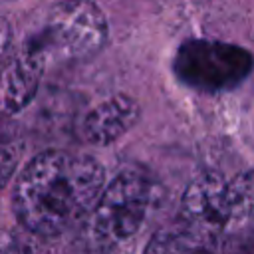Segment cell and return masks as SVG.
<instances>
[{
  "mask_svg": "<svg viewBox=\"0 0 254 254\" xmlns=\"http://www.w3.org/2000/svg\"><path fill=\"white\" fill-rule=\"evenodd\" d=\"M103 185L105 171L91 155L44 151L16 181V218L32 234L60 236L89 216Z\"/></svg>",
  "mask_w": 254,
  "mask_h": 254,
  "instance_id": "obj_1",
  "label": "cell"
},
{
  "mask_svg": "<svg viewBox=\"0 0 254 254\" xmlns=\"http://www.w3.org/2000/svg\"><path fill=\"white\" fill-rule=\"evenodd\" d=\"M105 14L89 0H64L52 6L24 38L50 64L81 62L107 42Z\"/></svg>",
  "mask_w": 254,
  "mask_h": 254,
  "instance_id": "obj_2",
  "label": "cell"
},
{
  "mask_svg": "<svg viewBox=\"0 0 254 254\" xmlns=\"http://www.w3.org/2000/svg\"><path fill=\"white\" fill-rule=\"evenodd\" d=\"M149 206V183L143 173L125 169L103 185L89 212L91 240L101 248H113L141 228Z\"/></svg>",
  "mask_w": 254,
  "mask_h": 254,
  "instance_id": "obj_3",
  "label": "cell"
},
{
  "mask_svg": "<svg viewBox=\"0 0 254 254\" xmlns=\"http://www.w3.org/2000/svg\"><path fill=\"white\" fill-rule=\"evenodd\" d=\"M181 232L194 250L220 248L226 240H234L228 179L202 173L190 181L181 200Z\"/></svg>",
  "mask_w": 254,
  "mask_h": 254,
  "instance_id": "obj_4",
  "label": "cell"
},
{
  "mask_svg": "<svg viewBox=\"0 0 254 254\" xmlns=\"http://www.w3.org/2000/svg\"><path fill=\"white\" fill-rule=\"evenodd\" d=\"M252 54L240 46L212 40H190L175 56L177 75L200 91L234 87L252 71Z\"/></svg>",
  "mask_w": 254,
  "mask_h": 254,
  "instance_id": "obj_5",
  "label": "cell"
},
{
  "mask_svg": "<svg viewBox=\"0 0 254 254\" xmlns=\"http://www.w3.org/2000/svg\"><path fill=\"white\" fill-rule=\"evenodd\" d=\"M48 62L26 40L0 60V119H8L36 97Z\"/></svg>",
  "mask_w": 254,
  "mask_h": 254,
  "instance_id": "obj_6",
  "label": "cell"
},
{
  "mask_svg": "<svg viewBox=\"0 0 254 254\" xmlns=\"http://www.w3.org/2000/svg\"><path fill=\"white\" fill-rule=\"evenodd\" d=\"M141 117L139 103L123 93L111 95L99 101L93 109L87 111L81 123V135L91 145H111L123 137Z\"/></svg>",
  "mask_w": 254,
  "mask_h": 254,
  "instance_id": "obj_7",
  "label": "cell"
},
{
  "mask_svg": "<svg viewBox=\"0 0 254 254\" xmlns=\"http://www.w3.org/2000/svg\"><path fill=\"white\" fill-rule=\"evenodd\" d=\"M228 194L232 206L234 238L254 230V171H246L228 179Z\"/></svg>",
  "mask_w": 254,
  "mask_h": 254,
  "instance_id": "obj_8",
  "label": "cell"
},
{
  "mask_svg": "<svg viewBox=\"0 0 254 254\" xmlns=\"http://www.w3.org/2000/svg\"><path fill=\"white\" fill-rule=\"evenodd\" d=\"M20 153L22 145L18 141L16 131L6 125V119H0V190L14 175L16 165L20 161Z\"/></svg>",
  "mask_w": 254,
  "mask_h": 254,
  "instance_id": "obj_9",
  "label": "cell"
},
{
  "mask_svg": "<svg viewBox=\"0 0 254 254\" xmlns=\"http://www.w3.org/2000/svg\"><path fill=\"white\" fill-rule=\"evenodd\" d=\"M8 44H10V26H8V22L0 16V60H2V56L6 54Z\"/></svg>",
  "mask_w": 254,
  "mask_h": 254,
  "instance_id": "obj_10",
  "label": "cell"
},
{
  "mask_svg": "<svg viewBox=\"0 0 254 254\" xmlns=\"http://www.w3.org/2000/svg\"><path fill=\"white\" fill-rule=\"evenodd\" d=\"M2 2H10V0H0V4H2Z\"/></svg>",
  "mask_w": 254,
  "mask_h": 254,
  "instance_id": "obj_11",
  "label": "cell"
}]
</instances>
